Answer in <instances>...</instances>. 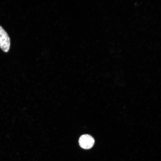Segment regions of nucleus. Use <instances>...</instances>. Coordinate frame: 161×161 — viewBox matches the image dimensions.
Returning <instances> with one entry per match:
<instances>
[{"mask_svg":"<svg viewBox=\"0 0 161 161\" xmlns=\"http://www.w3.org/2000/svg\"><path fill=\"white\" fill-rule=\"evenodd\" d=\"M95 143L94 138L91 135L85 134L81 135L79 140L80 146L83 148L88 149L92 148Z\"/></svg>","mask_w":161,"mask_h":161,"instance_id":"obj_2","label":"nucleus"},{"mask_svg":"<svg viewBox=\"0 0 161 161\" xmlns=\"http://www.w3.org/2000/svg\"><path fill=\"white\" fill-rule=\"evenodd\" d=\"M10 45V37L7 32L0 25V48L4 52H7Z\"/></svg>","mask_w":161,"mask_h":161,"instance_id":"obj_1","label":"nucleus"}]
</instances>
